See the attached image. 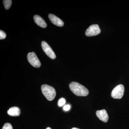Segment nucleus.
I'll use <instances>...</instances> for the list:
<instances>
[{"label":"nucleus","mask_w":129,"mask_h":129,"mask_svg":"<svg viewBox=\"0 0 129 129\" xmlns=\"http://www.w3.org/2000/svg\"><path fill=\"white\" fill-rule=\"evenodd\" d=\"M69 88L75 94L79 96H86L89 94L87 88L79 83L72 82L69 84Z\"/></svg>","instance_id":"nucleus-1"},{"label":"nucleus","mask_w":129,"mask_h":129,"mask_svg":"<svg viewBox=\"0 0 129 129\" xmlns=\"http://www.w3.org/2000/svg\"><path fill=\"white\" fill-rule=\"evenodd\" d=\"M41 89L43 94L48 101H52L55 97L56 90L52 86L44 84L42 85Z\"/></svg>","instance_id":"nucleus-2"},{"label":"nucleus","mask_w":129,"mask_h":129,"mask_svg":"<svg viewBox=\"0 0 129 129\" xmlns=\"http://www.w3.org/2000/svg\"><path fill=\"white\" fill-rule=\"evenodd\" d=\"M124 91V86L122 84L118 85L112 91L111 96L114 99H121L123 95Z\"/></svg>","instance_id":"nucleus-3"},{"label":"nucleus","mask_w":129,"mask_h":129,"mask_svg":"<svg viewBox=\"0 0 129 129\" xmlns=\"http://www.w3.org/2000/svg\"><path fill=\"white\" fill-rule=\"evenodd\" d=\"M27 59L29 63L35 68H39L41 67L40 62L34 52H33L28 53Z\"/></svg>","instance_id":"nucleus-4"},{"label":"nucleus","mask_w":129,"mask_h":129,"mask_svg":"<svg viewBox=\"0 0 129 129\" xmlns=\"http://www.w3.org/2000/svg\"><path fill=\"white\" fill-rule=\"evenodd\" d=\"M101 30L99 25L97 24H92L89 26L85 31L86 35L88 37L95 36L99 35Z\"/></svg>","instance_id":"nucleus-5"},{"label":"nucleus","mask_w":129,"mask_h":129,"mask_svg":"<svg viewBox=\"0 0 129 129\" xmlns=\"http://www.w3.org/2000/svg\"><path fill=\"white\" fill-rule=\"evenodd\" d=\"M41 46L44 52L48 57L52 59H55L56 58L55 54L53 50L45 41L42 42Z\"/></svg>","instance_id":"nucleus-6"},{"label":"nucleus","mask_w":129,"mask_h":129,"mask_svg":"<svg viewBox=\"0 0 129 129\" xmlns=\"http://www.w3.org/2000/svg\"><path fill=\"white\" fill-rule=\"evenodd\" d=\"M48 17L50 21L54 25L58 27H62L64 25L63 22L55 15L50 14L48 15Z\"/></svg>","instance_id":"nucleus-7"},{"label":"nucleus","mask_w":129,"mask_h":129,"mask_svg":"<svg viewBox=\"0 0 129 129\" xmlns=\"http://www.w3.org/2000/svg\"><path fill=\"white\" fill-rule=\"evenodd\" d=\"M96 113L98 118L103 122H107L108 121L109 119L108 114L105 109L97 111Z\"/></svg>","instance_id":"nucleus-8"},{"label":"nucleus","mask_w":129,"mask_h":129,"mask_svg":"<svg viewBox=\"0 0 129 129\" xmlns=\"http://www.w3.org/2000/svg\"><path fill=\"white\" fill-rule=\"evenodd\" d=\"M35 22L42 28H45L47 27V24L44 19L39 15H35L34 17Z\"/></svg>","instance_id":"nucleus-9"},{"label":"nucleus","mask_w":129,"mask_h":129,"mask_svg":"<svg viewBox=\"0 0 129 129\" xmlns=\"http://www.w3.org/2000/svg\"><path fill=\"white\" fill-rule=\"evenodd\" d=\"M20 112L19 108L16 107H12L7 111L8 114L12 116H19Z\"/></svg>","instance_id":"nucleus-10"},{"label":"nucleus","mask_w":129,"mask_h":129,"mask_svg":"<svg viewBox=\"0 0 129 129\" xmlns=\"http://www.w3.org/2000/svg\"><path fill=\"white\" fill-rule=\"evenodd\" d=\"M3 4L5 9L8 10L11 7L12 4L11 0H4L3 1Z\"/></svg>","instance_id":"nucleus-11"},{"label":"nucleus","mask_w":129,"mask_h":129,"mask_svg":"<svg viewBox=\"0 0 129 129\" xmlns=\"http://www.w3.org/2000/svg\"><path fill=\"white\" fill-rule=\"evenodd\" d=\"M66 103V100L63 98H61L59 99L58 102V105L59 107H62Z\"/></svg>","instance_id":"nucleus-12"},{"label":"nucleus","mask_w":129,"mask_h":129,"mask_svg":"<svg viewBox=\"0 0 129 129\" xmlns=\"http://www.w3.org/2000/svg\"><path fill=\"white\" fill-rule=\"evenodd\" d=\"M2 129H13V127L11 124L7 123L4 124Z\"/></svg>","instance_id":"nucleus-13"},{"label":"nucleus","mask_w":129,"mask_h":129,"mask_svg":"<svg viewBox=\"0 0 129 129\" xmlns=\"http://www.w3.org/2000/svg\"><path fill=\"white\" fill-rule=\"evenodd\" d=\"M6 37V33L2 30H0V40L4 39Z\"/></svg>","instance_id":"nucleus-14"},{"label":"nucleus","mask_w":129,"mask_h":129,"mask_svg":"<svg viewBox=\"0 0 129 129\" xmlns=\"http://www.w3.org/2000/svg\"><path fill=\"white\" fill-rule=\"evenodd\" d=\"M70 108H71V107H70V105L69 104H67L63 106V109L64 111H68L70 109Z\"/></svg>","instance_id":"nucleus-15"},{"label":"nucleus","mask_w":129,"mask_h":129,"mask_svg":"<svg viewBox=\"0 0 129 129\" xmlns=\"http://www.w3.org/2000/svg\"><path fill=\"white\" fill-rule=\"evenodd\" d=\"M72 129H80L78 128H72Z\"/></svg>","instance_id":"nucleus-16"},{"label":"nucleus","mask_w":129,"mask_h":129,"mask_svg":"<svg viewBox=\"0 0 129 129\" xmlns=\"http://www.w3.org/2000/svg\"><path fill=\"white\" fill-rule=\"evenodd\" d=\"M46 129H51V128L50 127H47V128Z\"/></svg>","instance_id":"nucleus-17"}]
</instances>
